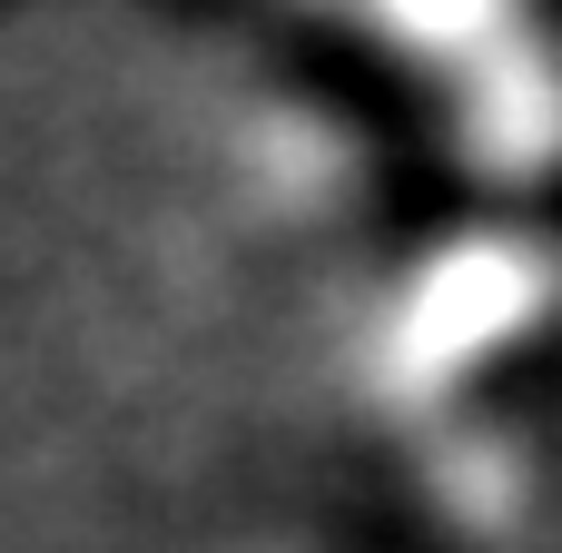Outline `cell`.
Returning <instances> with one entry per match:
<instances>
[{"mask_svg": "<svg viewBox=\"0 0 562 553\" xmlns=\"http://www.w3.org/2000/svg\"><path fill=\"white\" fill-rule=\"evenodd\" d=\"M395 10H415V20H445V30H454V20H474V0H395Z\"/></svg>", "mask_w": 562, "mask_h": 553, "instance_id": "obj_1", "label": "cell"}]
</instances>
